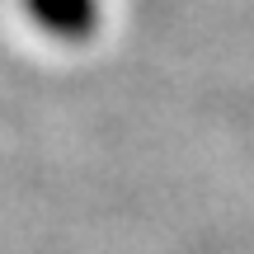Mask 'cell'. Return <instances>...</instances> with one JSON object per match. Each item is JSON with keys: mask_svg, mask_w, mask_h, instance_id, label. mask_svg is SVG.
<instances>
[{"mask_svg": "<svg viewBox=\"0 0 254 254\" xmlns=\"http://www.w3.org/2000/svg\"><path fill=\"white\" fill-rule=\"evenodd\" d=\"M28 9L57 38H85L99 19V0H28Z\"/></svg>", "mask_w": 254, "mask_h": 254, "instance_id": "1", "label": "cell"}]
</instances>
